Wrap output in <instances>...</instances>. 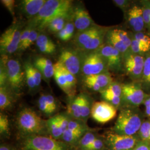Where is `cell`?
Returning <instances> with one entry per match:
<instances>
[{
  "label": "cell",
  "instance_id": "cell-1",
  "mask_svg": "<svg viewBox=\"0 0 150 150\" xmlns=\"http://www.w3.org/2000/svg\"><path fill=\"white\" fill-rule=\"evenodd\" d=\"M73 1L70 0H47L37 16L30 20L28 25L42 31L54 18L64 15H72Z\"/></svg>",
  "mask_w": 150,
  "mask_h": 150
},
{
  "label": "cell",
  "instance_id": "cell-2",
  "mask_svg": "<svg viewBox=\"0 0 150 150\" xmlns=\"http://www.w3.org/2000/svg\"><path fill=\"white\" fill-rule=\"evenodd\" d=\"M145 118V113L139 107H122L113 126V132L122 135H136Z\"/></svg>",
  "mask_w": 150,
  "mask_h": 150
},
{
  "label": "cell",
  "instance_id": "cell-3",
  "mask_svg": "<svg viewBox=\"0 0 150 150\" xmlns=\"http://www.w3.org/2000/svg\"><path fill=\"white\" fill-rule=\"evenodd\" d=\"M110 28L95 24L83 31L77 32L74 38L75 44L88 52L97 51L105 43L106 34Z\"/></svg>",
  "mask_w": 150,
  "mask_h": 150
},
{
  "label": "cell",
  "instance_id": "cell-4",
  "mask_svg": "<svg viewBox=\"0 0 150 150\" xmlns=\"http://www.w3.org/2000/svg\"><path fill=\"white\" fill-rule=\"evenodd\" d=\"M17 125L22 134L29 136L38 135L45 129L43 120L37 113L29 108H25L18 112Z\"/></svg>",
  "mask_w": 150,
  "mask_h": 150
},
{
  "label": "cell",
  "instance_id": "cell-5",
  "mask_svg": "<svg viewBox=\"0 0 150 150\" xmlns=\"http://www.w3.org/2000/svg\"><path fill=\"white\" fill-rule=\"evenodd\" d=\"M1 63L5 67L8 85L12 91L17 92L21 90L25 77V70H23L21 64L17 59H8L7 56H1Z\"/></svg>",
  "mask_w": 150,
  "mask_h": 150
},
{
  "label": "cell",
  "instance_id": "cell-6",
  "mask_svg": "<svg viewBox=\"0 0 150 150\" xmlns=\"http://www.w3.org/2000/svg\"><path fill=\"white\" fill-rule=\"evenodd\" d=\"M20 23H15L8 27L0 38V51L1 56H8L18 50L21 35Z\"/></svg>",
  "mask_w": 150,
  "mask_h": 150
},
{
  "label": "cell",
  "instance_id": "cell-7",
  "mask_svg": "<svg viewBox=\"0 0 150 150\" xmlns=\"http://www.w3.org/2000/svg\"><path fill=\"white\" fill-rule=\"evenodd\" d=\"M147 93L145 92L139 82H132L122 84L121 96L123 107H139L143 105Z\"/></svg>",
  "mask_w": 150,
  "mask_h": 150
},
{
  "label": "cell",
  "instance_id": "cell-8",
  "mask_svg": "<svg viewBox=\"0 0 150 150\" xmlns=\"http://www.w3.org/2000/svg\"><path fill=\"white\" fill-rule=\"evenodd\" d=\"M124 73L132 82H139L145 63V55L132 53L130 50L123 56Z\"/></svg>",
  "mask_w": 150,
  "mask_h": 150
},
{
  "label": "cell",
  "instance_id": "cell-9",
  "mask_svg": "<svg viewBox=\"0 0 150 150\" xmlns=\"http://www.w3.org/2000/svg\"><path fill=\"white\" fill-rule=\"evenodd\" d=\"M23 150H69L67 146L52 137L35 135L28 137L23 143Z\"/></svg>",
  "mask_w": 150,
  "mask_h": 150
},
{
  "label": "cell",
  "instance_id": "cell-10",
  "mask_svg": "<svg viewBox=\"0 0 150 150\" xmlns=\"http://www.w3.org/2000/svg\"><path fill=\"white\" fill-rule=\"evenodd\" d=\"M81 71L85 76L110 72L105 60L98 50L86 54L82 62Z\"/></svg>",
  "mask_w": 150,
  "mask_h": 150
},
{
  "label": "cell",
  "instance_id": "cell-11",
  "mask_svg": "<svg viewBox=\"0 0 150 150\" xmlns=\"http://www.w3.org/2000/svg\"><path fill=\"white\" fill-rule=\"evenodd\" d=\"M98 51L105 60L110 72L116 74L124 72L123 55L118 50L105 43Z\"/></svg>",
  "mask_w": 150,
  "mask_h": 150
},
{
  "label": "cell",
  "instance_id": "cell-12",
  "mask_svg": "<svg viewBox=\"0 0 150 150\" xmlns=\"http://www.w3.org/2000/svg\"><path fill=\"white\" fill-rule=\"evenodd\" d=\"M139 141L137 134L127 136L112 132L107 134L105 141L110 150H133Z\"/></svg>",
  "mask_w": 150,
  "mask_h": 150
},
{
  "label": "cell",
  "instance_id": "cell-13",
  "mask_svg": "<svg viewBox=\"0 0 150 150\" xmlns=\"http://www.w3.org/2000/svg\"><path fill=\"white\" fill-rule=\"evenodd\" d=\"M117 109L105 101L93 103L91 116L98 123H106L110 122L117 115Z\"/></svg>",
  "mask_w": 150,
  "mask_h": 150
},
{
  "label": "cell",
  "instance_id": "cell-14",
  "mask_svg": "<svg viewBox=\"0 0 150 150\" xmlns=\"http://www.w3.org/2000/svg\"><path fill=\"white\" fill-rule=\"evenodd\" d=\"M125 16L130 31L133 33L146 31L142 9L139 1H134L130 8L125 13Z\"/></svg>",
  "mask_w": 150,
  "mask_h": 150
},
{
  "label": "cell",
  "instance_id": "cell-15",
  "mask_svg": "<svg viewBox=\"0 0 150 150\" xmlns=\"http://www.w3.org/2000/svg\"><path fill=\"white\" fill-rule=\"evenodd\" d=\"M72 74L78 75L82 66V62L78 54L71 48L64 49L59 54V61Z\"/></svg>",
  "mask_w": 150,
  "mask_h": 150
},
{
  "label": "cell",
  "instance_id": "cell-16",
  "mask_svg": "<svg viewBox=\"0 0 150 150\" xmlns=\"http://www.w3.org/2000/svg\"><path fill=\"white\" fill-rule=\"evenodd\" d=\"M113 81L112 76L110 72L85 76L83 79L84 84L87 88L100 93L105 91Z\"/></svg>",
  "mask_w": 150,
  "mask_h": 150
},
{
  "label": "cell",
  "instance_id": "cell-17",
  "mask_svg": "<svg viewBox=\"0 0 150 150\" xmlns=\"http://www.w3.org/2000/svg\"><path fill=\"white\" fill-rule=\"evenodd\" d=\"M72 19L78 32L83 31L95 25L88 12L82 6H77L74 8Z\"/></svg>",
  "mask_w": 150,
  "mask_h": 150
},
{
  "label": "cell",
  "instance_id": "cell-18",
  "mask_svg": "<svg viewBox=\"0 0 150 150\" xmlns=\"http://www.w3.org/2000/svg\"><path fill=\"white\" fill-rule=\"evenodd\" d=\"M47 0H23L19 3L22 13L30 20L38 15Z\"/></svg>",
  "mask_w": 150,
  "mask_h": 150
},
{
  "label": "cell",
  "instance_id": "cell-19",
  "mask_svg": "<svg viewBox=\"0 0 150 150\" xmlns=\"http://www.w3.org/2000/svg\"><path fill=\"white\" fill-rule=\"evenodd\" d=\"M33 65L46 79L50 80L54 77V64L50 59L44 57H38L34 60Z\"/></svg>",
  "mask_w": 150,
  "mask_h": 150
},
{
  "label": "cell",
  "instance_id": "cell-20",
  "mask_svg": "<svg viewBox=\"0 0 150 150\" xmlns=\"http://www.w3.org/2000/svg\"><path fill=\"white\" fill-rule=\"evenodd\" d=\"M35 43L39 51L42 54H54L56 51V44L45 34H39Z\"/></svg>",
  "mask_w": 150,
  "mask_h": 150
},
{
  "label": "cell",
  "instance_id": "cell-21",
  "mask_svg": "<svg viewBox=\"0 0 150 150\" xmlns=\"http://www.w3.org/2000/svg\"><path fill=\"white\" fill-rule=\"evenodd\" d=\"M54 79L56 81V83L59 86V88L67 94L69 96L72 97L74 96V93L71 91L64 75L63 74L59 61H57L55 64H54Z\"/></svg>",
  "mask_w": 150,
  "mask_h": 150
},
{
  "label": "cell",
  "instance_id": "cell-22",
  "mask_svg": "<svg viewBox=\"0 0 150 150\" xmlns=\"http://www.w3.org/2000/svg\"><path fill=\"white\" fill-rule=\"evenodd\" d=\"M73 18V14L69 15L59 16L50 22L46 27L49 32L54 33H58L60 32L69 22V21Z\"/></svg>",
  "mask_w": 150,
  "mask_h": 150
},
{
  "label": "cell",
  "instance_id": "cell-23",
  "mask_svg": "<svg viewBox=\"0 0 150 150\" xmlns=\"http://www.w3.org/2000/svg\"><path fill=\"white\" fill-rule=\"evenodd\" d=\"M140 84L147 94H150V51L145 55V63Z\"/></svg>",
  "mask_w": 150,
  "mask_h": 150
},
{
  "label": "cell",
  "instance_id": "cell-24",
  "mask_svg": "<svg viewBox=\"0 0 150 150\" xmlns=\"http://www.w3.org/2000/svg\"><path fill=\"white\" fill-rule=\"evenodd\" d=\"M13 103V97L11 91L5 87H0V109L4 111L11 108Z\"/></svg>",
  "mask_w": 150,
  "mask_h": 150
},
{
  "label": "cell",
  "instance_id": "cell-25",
  "mask_svg": "<svg viewBox=\"0 0 150 150\" xmlns=\"http://www.w3.org/2000/svg\"><path fill=\"white\" fill-rule=\"evenodd\" d=\"M82 93L76 97L70 103L68 112L70 116L76 120L82 121L81 120V103H82Z\"/></svg>",
  "mask_w": 150,
  "mask_h": 150
},
{
  "label": "cell",
  "instance_id": "cell-26",
  "mask_svg": "<svg viewBox=\"0 0 150 150\" xmlns=\"http://www.w3.org/2000/svg\"><path fill=\"white\" fill-rule=\"evenodd\" d=\"M46 125L52 138L58 139L62 137V132L59 127L57 116L50 118L46 122Z\"/></svg>",
  "mask_w": 150,
  "mask_h": 150
},
{
  "label": "cell",
  "instance_id": "cell-27",
  "mask_svg": "<svg viewBox=\"0 0 150 150\" xmlns=\"http://www.w3.org/2000/svg\"><path fill=\"white\" fill-rule=\"evenodd\" d=\"M81 103V120L82 121H86L91 115V109L93 103H91L90 97L85 93H82Z\"/></svg>",
  "mask_w": 150,
  "mask_h": 150
},
{
  "label": "cell",
  "instance_id": "cell-28",
  "mask_svg": "<svg viewBox=\"0 0 150 150\" xmlns=\"http://www.w3.org/2000/svg\"><path fill=\"white\" fill-rule=\"evenodd\" d=\"M129 32L131 38V43L129 50L132 53L141 54V55H145L147 53L150 52V48L149 47L139 42V41L136 40L132 36L131 32L130 31H129Z\"/></svg>",
  "mask_w": 150,
  "mask_h": 150
},
{
  "label": "cell",
  "instance_id": "cell-29",
  "mask_svg": "<svg viewBox=\"0 0 150 150\" xmlns=\"http://www.w3.org/2000/svg\"><path fill=\"white\" fill-rule=\"evenodd\" d=\"M75 28L74 23L69 22L60 32L57 33V36L61 41H68L74 36Z\"/></svg>",
  "mask_w": 150,
  "mask_h": 150
},
{
  "label": "cell",
  "instance_id": "cell-30",
  "mask_svg": "<svg viewBox=\"0 0 150 150\" xmlns=\"http://www.w3.org/2000/svg\"><path fill=\"white\" fill-rule=\"evenodd\" d=\"M140 141L150 144V118H145L137 133Z\"/></svg>",
  "mask_w": 150,
  "mask_h": 150
},
{
  "label": "cell",
  "instance_id": "cell-31",
  "mask_svg": "<svg viewBox=\"0 0 150 150\" xmlns=\"http://www.w3.org/2000/svg\"><path fill=\"white\" fill-rule=\"evenodd\" d=\"M139 4H141L142 13L144 21L145 23L146 31L150 35V8L147 4V0H141L139 1Z\"/></svg>",
  "mask_w": 150,
  "mask_h": 150
},
{
  "label": "cell",
  "instance_id": "cell-32",
  "mask_svg": "<svg viewBox=\"0 0 150 150\" xmlns=\"http://www.w3.org/2000/svg\"><path fill=\"white\" fill-rule=\"evenodd\" d=\"M97 137L96 135L92 132H87L83 134V137L80 141V147L81 150H85L91 146Z\"/></svg>",
  "mask_w": 150,
  "mask_h": 150
},
{
  "label": "cell",
  "instance_id": "cell-33",
  "mask_svg": "<svg viewBox=\"0 0 150 150\" xmlns=\"http://www.w3.org/2000/svg\"><path fill=\"white\" fill-rule=\"evenodd\" d=\"M100 94L104 101L111 104L117 109H120L121 108V105H122L121 97L115 96L112 94L107 93L103 92H101Z\"/></svg>",
  "mask_w": 150,
  "mask_h": 150
},
{
  "label": "cell",
  "instance_id": "cell-34",
  "mask_svg": "<svg viewBox=\"0 0 150 150\" xmlns=\"http://www.w3.org/2000/svg\"><path fill=\"white\" fill-rule=\"evenodd\" d=\"M82 134L78 132H76L74 131L67 129L62 135V138L65 142L68 144H74L81 137Z\"/></svg>",
  "mask_w": 150,
  "mask_h": 150
},
{
  "label": "cell",
  "instance_id": "cell-35",
  "mask_svg": "<svg viewBox=\"0 0 150 150\" xmlns=\"http://www.w3.org/2000/svg\"><path fill=\"white\" fill-rule=\"evenodd\" d=\"M68 129H72L76 132L80 134H86L87 131V127L85 124L82 123V121L80 120H70L69 124Z\"/></svg>",
  "mask_w": 150,
  "mask_h": 150
},
{
  "label": "cell",
  "instance_id": "cell-36",
  "mask_svg": "<svg viewBox=\"0 0 150 150\" xmlns=\"http://www.w3.org/2000/svg\"><path fill=\"white\" fill-rule=\"evenodd\" d=\"M122 84L123 83H121L117 81H113L105 91L102 92L112 94L115 96L121 97L122 92Z\"/></svg>",
  "mask_w": 150,
  "mask_h": 150
},
{
  "label": "cell",
  "instance_id": "cell-37",
  "mask_svg": "<svg viewBox=\"0 0 150 150\" xmlns=\"http://www.w3.org/2000/svg\"><path fill=\"white\" fill-rule=\"evenodd\" d=\"M38 106L40 110L43 113L47 115H50L52 114V112L48 106L46 95L42 94L40 97L38 101Z\"/></svg>",
  "mask_w": 150,
  "mask_h": 150
},
{
  "label": "cell",
  "instance_id": "cell-38",
  "mask_svg": "<svg viewBox=\"0 0 150 150\" xmlns=\"http://www.w3.org/2000/svg\"><path fill=\"white\" fill-rule=\"evenodd\" d=\"M24 70L25 72V77H26V80L27 86L29 87L30 89L33 90L36 87V86L35 84V81L33 77L30 68L29 62H26L24 65Z\"/></svg>",
  "mask_w": 150,
  "mask_h": 150
},
{
  "label": "cell",
  "instance_id": "cell-39",
  "mask_svg": "<svg viewBox=\"0 0 150 150\" xmlns=\"http://www.w3.org/2000/svg\"><path fill=\"white\" fill-rule=\"evenodd\" d=\"M131 34L136 40L150 48V35L146 31L137 33L131 32Z\"/></svg>",
  "mask_w": 150,
  "mask_h": 150
},
{
  "label": "cell",
  "instance_id": "cell-40",
  "mask_svg": "<svg viewBox=\"0 0 150 150\" xmlns=\"http://www.w3.org/2000/svg\"><path fill=\"white\" fill-rule=\"evenodd\" d=\"M9 121L7 116L2 113L0 114V133L2 135L7 136L9 134Z\"/></svg>",
  "mask_w": 150,
  "mask_h": 150
},
{
  "label": "cell",
  "instance_id": "cell-41",
  "mask_svg": "<svg viewBox=\"0 0 150 150\" xmlns=\"http://www.w3.org/2000/svg\"><path fill=\"white\" fill-rule=\"evenodd\" d=\"M113 3L123 11L124 14L129 10L134 4V1L130 0H113Z\"/></svg>",
  "mask_w": 150,
  "mask_h": 150
},
{
  "label": "cell",
  "instance_id": "cell-42",
  "mask_svg": "<svg viewBox=\"0 0 150 150\" xmlns=\"http://www.w3.org/2000/svg\"><path fill=\"white\" fill-rule=\"evenodd\" d=\"M31 29H32V27H31L30 26L28 25L23 30H22L21 38H20L19 48H18L19 51H24L25 45L27 42V40L29 37Z\"/></svg>",
  "mask_w": 150,
  "mask_h": 150
},
{
  "label": "cell",
  "instance_id": "cell-43",
  "mask_svg": "<svg viewBox=\"0 0 150 150\" xmlns=\"http://www.w3.org/2000/svg\"><path fill=\"white\" fill-rule=\"evenodd\" d=\"M58 122L59 124V127L62 132V134L64 131L68 129L69 124L70 122V120L69 117L64 115H59L57 116Z\"/></svg>",
  "mask_w": 150,
  "mask_h": 150
},
{
  "label": "cell",
  "instance_id": "cell-44",
  "mask_svg": "<svg viewBox=\"0 0 150 150\" xmlns=\"http://www.w3.org/2000/svg\"><path fill=\"white\" fill-rule=\"evenodd\" d=\"M38 35H39V34L38 33L37 30H36L35 28L32 27V29L31 30L29 37H28V40H27V42L25 45L24 50H26L27 48L30 47L33 44L36 43Z\"/></svg>",
  "mask_w": 150,
  "mask_h": 150
},
{
  "label": "cell",
  "instance_id": "cell-45",
  "mask_svg": "<svg viewBox=\"0 0 150 150\" xmlns=\"http://www.w3.org/2000/svg\"><path fill=\"white\" fill-rule=\"evenodd\" d=\"M30 64V68L33 77L35 81V84L36 87H38L41 82L42 80V74L40 73V72L38 70L35 68L33 64H31L30 62H29Z\"/></svg>",
  "mask_w": 150,
  "mask_h": 150
},
{
  "label": "cell",
  "instance_id": "cell-46",
  "mask_svg": "<svg viewBox=\"0 0 150 150\" xmlns=\"http://www.w3.org/2000/svg\"><path fill=\"white\" fill-rule=\"evenodd\" d=\"M105 141L97 137L93 144L85 150H103L105 146Z\"/></svg>",
  "mask_w": 150,
  "mask_h": 150
},
{
  "label": "cell",
  "instance_id": "cell-47",
  "mask_svg": "<svg viewBox=\"0 0 150 150\" xmlns=\"http://www.w3.org/2000/svg\"><path fill=\"white\" fill-rule=\"evenodd\" d=\"M8 84L7 74L5 67L1 63L0 67V87H5Z\"/></svg>",
  "mask_w": 150,
  "mask_h": 150
},
{
  "label": "cell",
  "instance_id": "cell-48",
  "mask_svg": "<svg viewBox=\"0 0 150 150\" xmlns=\"http://www.w3.org/2000/svg\"><path fill=\"white\" fill-rule=\"evenodd\" d=\"M2 4L10 12L11 15L15 16V1L14 0H1Z\"/></svg>",
  "mask_w": 150,
  "mask_h": 150
},
{
  "label": "cell",
  "instance_id": "cell-49",
  "mask_svg": "<svg viewBox=\"0 0 150 150\" xmlns=\"http://www.w3.org/2000/svg\"><path fill=\"white\" fill-rule=\"evenodd\" d=\"M46 95V99L48 103V106L53 113L55 112L57 107L56 100L52 95Z\"/></svg>",
  "mask_w": 150,
  "mask_h": 150
},
{
  "label": "cell",
  "instance_id": "cell-50",
  "mask_svg": "<svg viewBox=\"0 0 150 150\" xmlns=\"http://www.w3.org/2000/svg\"><path fill=\"white\" fill-rule=\"evenodd\" d=\"M143 105L145 107L144 113L146 118H150V94H147Z\"/></svg>",
  "mask_w": 150,
  "mask_h": 150
},
{
  "label": "cell",
  "instance_id": "cell-51",
  "mask_svg": "<svg viewBox=\"0 0 150 150\" xmlns=\"http://www.w3.org/2000/svg\"><path fill=\"white\" fill-rule=\"evenodd\" d=\"M133 150H150V144L139 141Z\"/></svg>",
  "mask_w": 150,
  "mask_h": 150
},
{
  "label": "cell",
  "instance_id": "cell-52",
  "mask_svg": "<svg viewBox=\"0 0 150 150\" xmlns=\"http://www.w3.org/2000/svg\"><path fill=\"white\" fill-rule=\"evenodd\" d=\"M0 150H12L11 148L7 146H5V145H1V147H0Z\"/></svg>",
  "mask_w": 150,
  "mask_h": 150
},
{
  "label": "cell",
  "instance_id": "cell-53",
  "mask_svg": "<svg viewBox=\"0 0 150 150\" xmlns=\"http://www.w3.org/2000/svg\"><path fill=\"white\" fill-rule=\"evenodd\" d=\"M147 4H148V5L149 6L150 8V0H147Z\"/></svg>",
  "mask_w": 150,
  "mask_h": 150
}]
</instances>
